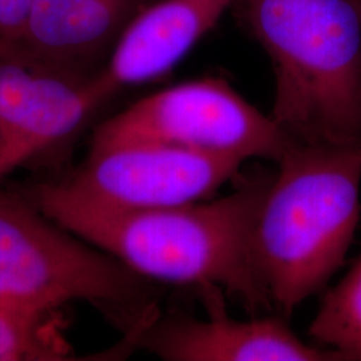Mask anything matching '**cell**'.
Returning a JSON list of instances; mask_svg holds the SVG:
<instances>
[{"label":"cell","instance_id":"5bb4252c","mask_svg":"<svg viewBox=\"0 0 361 361\" xmlns=\"http://www.w3.org/2000/svg\"><path fill=\"white\" fill-rule=\"evenodd\" d=\"M355 1H356V4H357V6H359V7H360V10H361V0H355Z\"/></svg>","mask_w":361,"mask_h":361},{"label":"cell","instance_id":"7a4b0ae2","mask_svg":"<svg viewBox=\"0 0 361 361\" xmlns=\"http://www.w3.org/2000/svg\"><path fill=\"white\" fill-rule=\"evenodd\" d=\"M274 73L271 119L290 142L361 149V10L355 0H244Z\"/></svg>","mask_w":361,"mask_h":361},{"label":"cell","instance_id":"4fadbf2b","mask_svg":"<svg viewBox=\"0 0 361 361\" xmlns=\"http://www.w3.org/2000/svg\"><path fill=\"white\" fill-rule=\"evenodd\" d=\"M34 0H0V44H20Z\"/></svg>","mask_w":361,"mask_h":361},{"label":"cell","instance_id":"7c38bea8","mask_svg":"<svg viewBox=\"0 0 361 361\" xmlns=\"http://www.w3.org/2000/svg\"><path fill=\"white\" fill-rule=\"evenodd\" d=\"M308 335L313 344L361 361V255L347 276L323 297Z\"/></svg>","mask_w":361,"mask_h":361},{"label":"cell","instance_id":"8992f818","mask_svg":"<svg viewBox=\"0 0 361 361\" xmlns=\"http://www.w3.org/2000/svg\"><path fill=\"white\" fill-rule=\"evenodd\" d=\"M114 94L102 71L80 75L0 44V177L71 138Z\"/></svg>","mask_w":361,"mask_h":361},{"label":"cell","instance_id":"ba28073f","mask_svg":"<svg viewBox=\"0 0 361 361\" xmlns=\"http://www.w3.org/2000/svg\"><path fill=\"white\" fill-rule=\"evenodd\" d=\"M202 290L209 319L183 313L154 317L141 331L138 344L168 361H347L336 350L307 344L281 317L233 320L219 288Z\"/></svg>","mask_w":361,"mask_h":361},{"label":"cell","instance_id":"8fae6325","mask_svg":"<svg viewBox=\"0 0 361 361\" xmlns=\"http://www.w3.org/2000/svg\"><path fill=\"white\" fill-rule=\"evenodd\" d=\"M62 310L0 301V361L74 360Z\"/></svg>","mask_w":361,"mask_h":361},{"label":"cell","instance_id":"3957f363","mask_svg":"<svg viewBox=\"0 0 361 361\" xmlns=\"http://www.w3.org/2000/svg\"><path fill=\"white\" fill-rule=\"evenodd\" d=\"M258 209L253 258L283 317L343 265L360 219L361 149L289 143Z\"/></svg>","mask_w":361,"mask_h":361},{"label":"cell","instance_id":"6da1fadb","mask_svg":"<svg viewBox=\"0 0 361 361\" xmlns=\"http://www.w3.org/2000/svg\"><path fill=\"white\" fill-rule=\"evenodd\" d=\"M271 180L256 176L219 200L152 209L101 207L66 183L44 185L37 205L143 279L217 286L256 313L271 310L253 258L258 209Z\"/></svg>","mask_w":361,"mask_h":361},{"label":"cell","instance_id":"5b68a950","mask_svg":"<svg viewBox=\"0 0 361 361\" xmlns=\"http://www.w3.org/2000/svg\"><path fill=\"white\" fill-rule=\"evenodd\" d=\"M125 143H162L244 162H277L290 140L229 82L202 78L157 91L109 118L95 130L91 149Z\"/></svg>","mask_w":361,"mask_h":361},{"label":"cell","instance_id":"30bf717a","mask_svg":"<svg viewBox=\"0 0 361 361\" xmlns=\"http://www.w3.org/2000/svg\"><path fill=\"white\" fill-rule=\"evenodd\" d=\"M146 0H34L20 44L47 65L87 75L83 65L113 44Z\"/></svg>","mask_w":361,"mask_h":361},{"label":"cell","instance_id":"9c48e42d","mask_svg":"<svg viewBox=\"0 0 361 361\" xmlns=\"http://www.w3.org/2000/svg\"><path fill=\"white\" fill-rule=\"evenodd\" d=\"M234 0H157L125 27L102 74L118 91L164 77L219 23Z\"/></svg>","mask_w":361,"mask_h":361},{"label":"cell","instance_id":"52a82bcc","mask_svg":"<svg viewBox=\"0 0 361 361\" xmlns=\"http://www.w3.org/2000/svg\"><path fill=\"white\" fill-rule=\"evenodd\" d=\"M244 161L162 143H125L91 149L66 186L92 204L152 209L202 201L238 174Z\"/></svg>","mask_w":361,"mask_h":361},{"label":"cell","instance_id":"277c9868","mask_svg":"<svg viewBox=\"0 0 361 361\" xmlns=\"http://www.w3.org/2000/svg\"><path fill=\"white\" fill-rule=\"evenodd\" d=\"M145 280L122 262L79 238L38 205L0 190V301L62 310L86 301L126 317L141 307Z\"/></svg>","mask_w":361,"mask_h":361}]
</instances>
